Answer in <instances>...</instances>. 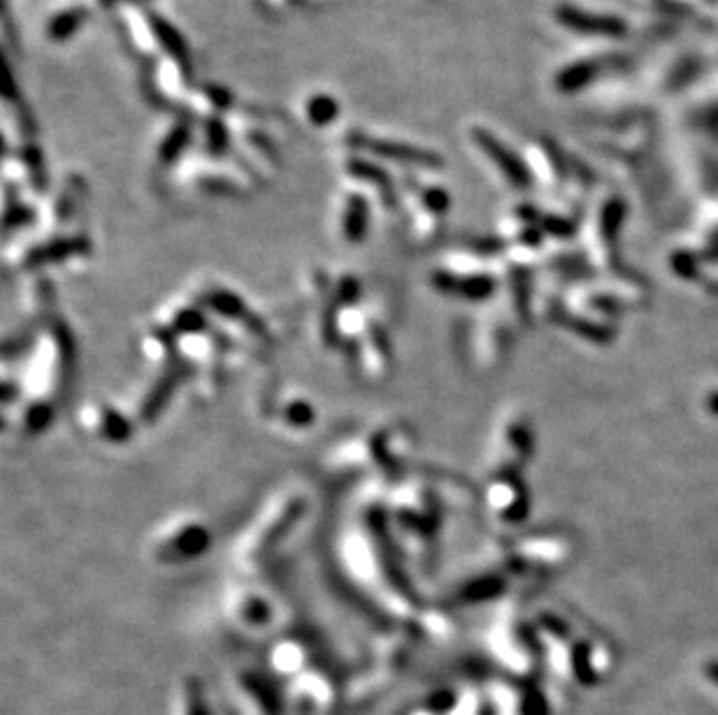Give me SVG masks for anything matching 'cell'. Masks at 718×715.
<instances>
[{"instance_id":"6da1fadb","label":"cell","mask_w":718,"mask_h":715,"mask_svg":"<svg viewBox=\"0 0 718 715\" xmlns=\"http://www.w3.org/2000/svg\"><path fill=\"white\" fill-rule=\"evenodd\" d=\"M349 144L356 149L370 151L372 156L384 158V161H393L400 165H412V168H442V158L435 151H428L416 144L396 142V140H375V137L351 133Z\"/></svg>"},{"instance_id":"7a4b0ae2","label":"cell","mask_w":718,"mask_h":715,"mask_svg":"<svg viewBox=\"0 0 718 715\" xmlns=\"http://www.w3.org/2000/svg\"><path fill=\"white\" fill-rule=\"evenodd\" d=\"M289 702L303 715H323L333 711L335 685L330 683L328 674H323V671L307 669L305 674L291 681Z\"/></svg>"},{"instance_id":"3957f363","label":"cell","mask_w":718,"mask_h":715,"mask_svg":"<svg viewBox=\"0 0 718 715\" xmlns=\"http://www.w3.org/2000/svg\"><path fill=\"white\" fill-rule=\"evenodd\" d=\"M156 553L161 555V560L168 562H184L189 560L191 555H196L207 548V530L203 532L200 525L191 523H179L172 525L168 532H163L159 541H156Z\"/></svg>"},{"instance_id":"277c9868","label":"cell","mask_w":718,"mask_h":715,"mask_svg":"<svg viewBox=\"0 0 718 715\" xmlns=\"http://www.w3.org/2000/svg\"><path fill=\"white\" fill-rule=\"evenodd\" d=\"M472 137H475V142L479 144V149L484 151V154L491 158V161L498 165V168L505 172V175L512 179L514 184H526L528 182L526 168H523V165L519 163V158H516L507 147H502V144L495 140V137L488 133V130L475 128V130H472Z\"/></svg>"},{"instance_id":"5b68a950","label":"cell","mask_w":718,"mask_h":715,"mask_svg":"<svg viewBox=\"0 0 718 715\" xmlns=\"http://www.w3.org/2000/svg\"><path fill=\"white\" fill-rule=\"evenodd\" d=\"M370 228V202L361 193H351L344 202L342 214V235L351 244L365 240Z\"/></svg>"},{"instance_id":"8992f818","label":"cell","mask_w":718,"mask_h":715,"mask_svg":"<svg viewBox=\"0 0 718 715\" xmlns=\"http://www.w3.org/2000/svg\"><path fill=\"white\" fill-rule=\"evenodd\" d=\"M149 26H152V33L156 42H159L163 52H168V56H172L179 65H186L189 68L191 63V54H189V45H186L184 35L177 31L170 21L161 19L159 14H149Z\"/></svg>"},{"instance_id":"52a82bcc","label":"cell","mask_w":718,"mask_h":715,"mask_svg":"<svg viewBox=\"0 0 718 715\" xmlns=\"http://www.w3.org/2000/svg\"><path fill=\"white\" fill-rule=\"evenodd\" d=\"M86 19H89V10L82 5L56 12L54 17L47 21V38L56 42V45H59V42H66L73 38L75 33H80V28L86 24Z\"/></svg>"},{"instance_id":"ba28073f","label":"cell","mask_w":718,"mask_h":715,"mask_svg":"<svg viewBox=\"0 0 718 715\" xmlns=\"http://www.w3.org/2000/svg\"><path fill=\"white\" fill-rule=\"evenodd\" d=\"M347 175L358 179V182L377 186V189H382V191H389L393 186V179H391L389 172H386L382 165L368 161V158H358V156L349 158V161H347Z\"/></svg>"},{"instance_id":"9c48e42d","label":"cell","mask_w":718,"mask_h":715,"mask_svg":"<svg viewBox=\"0 0 718 715\" xmlns=\"http://www.w3.org/2000/svg\"><path fill=\"white\" fill-rule=\"evenodd\" d=\"M191 126L186 121H179V124L172 126L168 130V135L163 137L161 147H159V161L163 165H172L177 163L182 154L186 151V147L191 144Z\"/></svg>"},{"instance_id":"30bf717a","label":"cell","mask_w":718,"mask_h":715,"mask_svg":"<svg viewBox=\"0 0 718 715\" xmlns=\"http://www.w3.org/2000/svg\"><path fill=\"white\" fill-rule=\"evenodd\" d=\"M305 114L312 126L317 128L330 126L335 124L337 117H340V103H337L333 96H328V93H314V96H310V100H307Z\"/></svg>"},{"instance_id":"8fae6325","label":"cell","mask_w":718,"mask_h":715,"mask_svg":"<svg viewBox=\"0 0 718 715\" xmlns=\"http://www.w3.org/2000/svg\"><path fill=\"white\" fill-rule=\"evenodd\" d=\"M21 161H24V168L31 177V184L35 189L42 191L47 186V170H45V158H42V149L38 144H26L21 149Z\"/></svg>"},{"instance_id":"7c38bea8","label":"cell","mask_w":718,"mask_h":715,"mask_svg":"<svg viewBox=\"0 0 718 715\" xmlns=\"http://www.w3.org/2000/svg\"><path fill=\"white\" fill-rule=\"evenodd\" d=\"M205 147L214 156L226 154L228 147H231V135H228V128L224 126V121H219V119L207 121L205 124Z\"/></svg>"},{"instance_id":"4fadbf2b","label":"cell","mask_w":718,"mask_h":715,"mask_svg":"<svg viewBox=\"0 0 718 715\" xmlns=\"http://www.w3.org/2000/svg\"><path fill=\"white\" fill-rule=\"evenodd\" d=\"M419 200H421V207L426 209L428 214H435V216L449 212V205H451L449 191L440 189V186H426V189H421Z\"/></svg>"},{"instance_id":"5bb4252c","label":"cell","mask_w":718,"mask_h":715,"mask_svg":"<svg viewBox=\"0 0 718 715\" xmlns=\"http://www.w3.org/2000/svg\"><path fill=\"white\" fill-rule=\"evenodd\" d=\"M481 706L479 697L475 695V692H468V695H458L456 704L451 706V711L447 715H481Z\"/></svg>"},{"instance_id":"9a60e30c","label":"cell","mask_w":718,"mask_h":715,"mask_svg":"<svg viewBox=\"0 0 718 715\" xmlns=\"http://www.w3.org/2000/svg\"><path fill=\"white\" fill-rule=\"evenodd\" d=\"M207 96H210V100L219 107V110H228V107H231V96H228V91L224 89L212 86V89H207Z\"/></svg>"},{"instance_id":"2e32d148","label":"cell","mask_w":718,"mask_h":715,"mask_svg":"<svg viewBox=\"0 0 718 715\" xmlns=\"http://www.w3.org/2000/svg\"><path fill=\"white\" fill-rule=\"evenodd\" d=\"M409 715H440V713L433 711V709H428L426 704H421V706H416V709H414L412 713H409Z\"/></svg>"},{"instance_id":"e0dca14e","label":"cell","mask_w":718,"mask_h":715,"mask_svg":"<svg viewBox=\"0 0 718 715\" xmlns=\"http://www.w3.org/2000/svg\"><path fill=\"white\" fill-rule=\"evenodd\" d=\"M100 3H103V5H107V7H110V5H114V3H126V0H100Z\"/></svg>"}]
</instances>
